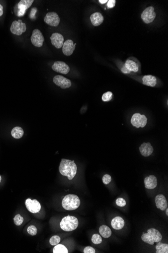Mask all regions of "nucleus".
Listing matches in <instances>:
<instances>
[{"instance_id":"f257e3e1","label":"nucleus","mask_w":168,"mask_h":253,"mask_svg":"<svg viewBox=\"0 0 168 253\" xmlns=\"http://www.w3.org/2000/svg\"><path fill=\"white\" fill-rule=\"evenodd\" d=\"M59 172L66 176L68 180H72L77 174V166L74 161L62 159L59 167Z\"/></svg>"},{"instance_id":"f03ea898","label":"nucleus","mask_w":168,"mask_h":253,"mask_svg":"<svg viewBox=\"0 0 168 253\" xmlns=\"http://www.w3.org/2000/svg\"><path fill=\"white\" fill-rule=\"evenodd\" d=\"M80 200L75 195L69 194L64 197L62 201V206L65 210L68 211L75 210L80 205Z\"/></svg>"},{"instance_id":"7ed1b4c3","label":"nucleus","mask_w":168,"mask_h":253,"mask_svg":"<svg viewBox=\"0 0 168 253\" xmlns=\"http://www.w3.org/2000/svg\"><path fill=\"white\" fill-rule=\"evenodd\" d=\"M147 232V233L143 232L141 235V239L144 242L153 245L155 242H159L162 239V235L160 232L155 228H150Z\"/></svg>"},{"instance_id":"20e7f679","label":"nucleus","mask_w":168,"mask_h":253,"mask_svg":"<svg viewBox=\"0 0 168 253\" xmlns=\"http://www.w3.org/2000/svg\"><path fill=\"white\" fill-rule=\"evenodd\" d=\"M79 225V221L76 217L68 215L64 217L60 222V227L65 232H72L76 229Z\"/></svg>"},{"instance_id":"39448f33","label":"nucleus","mask_w":168,"mask_h":253,"mask_svg":"<svg viewBox=\"0 0 168 253\" xmlns=\"http://www.w3.org/2000/svg\"><path fill=\"white\" fill-rule=\"evenodd\" d=\"M26 25L21 20L14 21L12 22L10 27V31L13 34L17 36H21L26 31Z\"/></svg>"},{"instance_id":"423d86ee","label":"nucleus","mask_w":168,"mask_h":253,"mask_svg":"<svg viewBox=\"0 0 168 253\" xmlns=\"http://www.w3.org/2000/svg\"><path fill=\"white\" fill-rule=\"evenodd\" d=\"M131 123L136 128H144L147 123V117L145 115H141L140 113H136L132 115Z\"/></svg>"},{"instance_id":"0eeeda50","label":"nucleus","mask_w":168,"mask_h":253,"mask_svg":"<svg viewBox=\"0 0 168 253\" xmlns=\"http://www.w3.org/2000/svg\"><path fill=\"white\" fill-rule=\"evenodd\" d=\"M156 13L154 12V8L150 6L147 8L143 12L141 18L145 24H149L153 22L156 18Z\"/></svg>"},{"instance_id":"6e6552de","label":"nucleus","mask_w":168,"mask_h":253,"mask_svg":"<svg viewBox=\"0 0 168 253\" xmlns=\"http://www.w3.org/2000/svg\"><path fill=\"white\" fill-rule=\"evenodd\" d=\"M31 41L32 44L36 47H41L43 45L44 38L41 31L37 29H34L31 36Z\"/></svg>"},{"instance_id":"1a4fd4ad","label":"nucleus","mask_w":168,"mask_h":253,"mask_svg":"<svg viewBox=\"0 0 168 253\" xmlns=\"http://www.w3.org/2000/svg\"><path fill=\"white\" fill-rule=\"evenodd\" d=\"M33 0H21L18 3L17 5V11L16 14L19 17L23 16L25 14V12L27 9L30 7L33 3Z\"/></svg>"},{"instance_id":"9d476101","label":"nucleus","mask_w":168,"mask_h":253,"mask_svg":"<svg viewBox=\"0 0 168 253\" xmlns=\"http://www.w3.org/2000/svg\"><path fill=\"white\" fill-rule=\"evenodd\" d=\"M44 21L48 25L56 27L59 24L60 18L56 13L50 12L47 13L45 15Z\"/></svg>"},{"instance_id":"9b49d317","label":"nucleus","mask_w":168,"mask_h":253,"mask_svg":"<svg viewBox=\"0 0 168 253\" xmlns=\"http://www.w3.org/2000/svg\"><path fill=\"white\" fill-rule=\"evenodd\" d=\"M25 205L27 210L33 214L38 213L41 210V205L36 200L27 199L25 201Z\"/></svg>"},{"instance_id":"f8f14e48","label":"nucleus","mask_w":168,"mask_h":253,"mask_svg":"<svg viewBox=\"0 0 168 253\" xmlns=\"http://www.w3.org/2000/svg\"><path fill=\"white\" fill-rule=\"evenodd\" d=\"M53 81L56 86L63 89L69 88L72 86L70 79L59 75L55 76L53 78Z\"/></svg>"},{"instance_id":"ddd939ff","label":"nucleus","mask_w":168,"mask_h":253,"mask_svg":"<svg viewBox=\"0 0 168 253\" xmlns=\"http://www.w3.org/2000/svg\"><path fill=\"white\" fill-rule=\"evenodd\" d=\"M52 70L56 72L67 74L70 71V67L66 63L62 61H56L52 66Z\"/></svg>"},{"instance_id":"4468645a","label":"nucleus","mask_w":168,"mask_h":253,"mask_svg":"<svg viewBox=\"0 0 168 253\" xmlns=\"http://www.w3.org/2000/svg\"><path fill=\"white\" fill-rule=\"evenodd\" d=\"M76 45V43H73L72 40H66L63 46V52L64 55L69 56L72 55L75 49Z\"/></svg>"},{"instance_id":"2eb2a0df","label":"nucleus","mask_w":168,"mask_h":253,"mask_svg":"<svg viewBox=\"0 0 168 253\" xmlns=\"http://www.w3.org/2000/svg\"><path fill=\"white\" fill-rule=\"evenodd\" d=\"M50 40L52 45H54L56 48H61L64 43V38L63 35L57 32L52 33L50 37Z\"/></svg>"},{"instance_id":"dca6fc26","label":"nucleus","mask_w":168,"mask_h":253,"mask_svg":"<svg viewBox=\"0 0 168 253\" xmlns=\"http://www.w3.org/2000/svg\"><path fill=\"white\" fill-rule=\"evenodd\" d=\"M155 203L157 208L162 211H164L168 208V202L167 201L166 198L165 196L162 194H160L156 196Z\"/></svg>"},{"instance_id":"f3484780","label":"nucleus","mask_w":168,"mask_h":253,"mask_svg":"<svg viewBox=\"0 0 168 253\" xmlns=\"http://www.w3.org/2000/svg\"><path fill=\"white\" fill-rule=\"evenodd\" d=\"M145 187L147 189L152 190L154 189L157 187V178L156 176L151 175L147 176L144 180Z\"/></svg>"},{"instance_id":"a211bd4d","label":"nucleus","mask_w":168,"mask_h":253,"mask_svg":"<svg viewBox=\"0 0 168 253\" xmlns=\"http://www.w3.org/2000/svg\"><path fill=\"white\" fill-rule=\"evenodd\" d=\"M140 153L144 157H148L154 152V148L150 143H144L140 147Z\"/></svg>"},{"instance_id":"6ab92c4d","label":"nucleus","mask_w":168,"mask_h":253,"mask_svg":"<svg viewBox=\"0 0 168 253\" xmlns=\"http://www.w3.org/2000/svg\"><path fill=\"white\" fill-rule=\"evenodd\" d=\"M90 20L93 26H98L103 23L104 21V17L100 13L96 12L91 15Z\"/></svg>"},{"instance_id":"aec40b11","label":"nucleus","mask_w":168,"mask_h":253,"mask_svg":"<svg viewBox=\"0 0 168 253\" xmlns=\"http://www.w3.org/2000/svg\"><path fill=\"white\" fill-rule=\"evenodd\" d=\"M124 220L120 216L114 217L111 221V226L114 229H121L122 228L124 227Z\"/></svg>"},{"instance_id":"412c9836","label":"nucleus","mask_w":168,"mask_h":253,"mask_svg":"<svg viewBox=\"0 0 168 253\" xmlns=\"http://www.w3.org/2000/svg\"><path fill=\"white\" fill-rule=\"evenodd\" d=\"M157 83V80L155 76L148 75L145 76L143 78V83L147 86L154 87L156 86Z\"/></svg>"},{"instance_id":"4be33fe9","label":"nucleus","mask_w":168,"mask_h":253,"mask_svg":"<svg viewBox=\"0 0 168 253\" xmlns=\"http://www.w3.org/2000/svg\"><path fill=\"white\" fill-rule=\"evenodd\" d=\"M124 66L130 72H137L138 71V66L137 64L131 60L128 59L126 61Z\"/></svg>"},{"instance_id":"5701e85b","label":"nucleus","mask_w":168,"mask_h":253,"mask_svg":"<svg viewBox=\"0 0 168 253\" xmlns=\"http://www.w3.org/2000/svg\"><path fill=\"white\" fill-rule=\"evenodd\" d=\"M99 232L101 236L104 238H109L111 235L112 232L110 228L106 225H103L100 227L99 228Z\"/></svg>"},{"instance_id":"b1692460","label":"nucleus","mask_w":168,"mask_h":253,"mask_svg":"<svg viewBox=\"0 0 168 253\" xmlns=\"http://www.w3.org/2000/svg\"><path fill=\"white\" fill-rule=\"evenodd\" d=\"M11 135L14 138L16 139L21 138L24 135L23 129L19 126L15 127L11 131Z\"/></svg>"},{"instance_id":"393cba45","label":"nucleus","mask_w":168,"mask_h":253,"mask_svg":"<svg viewBox=\"0 0 168 253\" xmlns=\"http://www.w3.org/2000/svg\"><path fill=\"white\" fill-rule=\"evenodd\" d=\"M156 246V253H168V244H163L161 242H157Z\"/></svg>"},{"instance_id":"a878e982","label":"nucleus","mask_w":168,"mask_h":253,"mask_svg":"<svg viewBox=\"0 0 168 253\" xmlns=\"http://www.w3.org/2000/svg\"><path fill=\"white\" fill-rule=\"evenodd\" d=\"M54 253H68L67 248L63 244H57L55 246L53 249Z\"/></svg>"},{"instance_id":"bb28decb","label":"nucleus","mask_w":168,"mask_h":253,"mask_svg":"<svg viewBox=\"0 0 168 253\" xmlns=\"http://www.w3.org/2000/svg\"><path fill=\"white\" fill-rule=\"evenodd\" d=\"M92 242L95 244H100L102 242L101 237L98 234H94L92 237Z\"/></svg>"},{"instance_id":"cd10ccee","label":"nucleus","mask_w":168,"mask_h":253,"mask_svg":"<svg viewBox=\"0 0 168 253\" xmlns=\"http://www.w3.org/2000/svg\"><path fill=\"white\" fill-rule=\"evenodd\" d=\"M61 242V238L58 235H54L49 239V243L52 246H56Z\"/></svg>"},{"instance_id":"c85d7f7f","label":"nucleus","mask_w":168,"mask_h":253,"mask_svg":"<svg viewBox=\"0 0 168 253\" xmlns=\"http://www.w3.org/2000/svg\"><path fill=\"white\" fill-rule=\"evenodd\" d=\"M23 217H22L20 214L16 215L14 218V222L15 224L17 226H20V225H21L22 223L23 222Z\"/></svg>"},{"instance_id":"c756f323","label":"nucleus","mask_w":168,"mask_h":253,"mask_svg":"<svg viewBox=\"0 0 168 253\" xmlns=\"http://www.w3.org/2000/svg\"><path fill=\"white\" fill-rule=\"evenodd\" d=\"M113 93L111 92H107L102 95V100L104 102H108L112 99Z\"/></svg>"},{"instance_id":"7c9ffc66","label":"nucleus","mask_w":168,"mask_h":253,"mask_svg":"<svg viewBox=\"0 0 168 253\" xmlns=\"http://www.w3.org/2000/svg\"><path fill=\"white\" fill-rule=\"evenodd\" d=\"M27 232L30 235L34 236L36 235L37 232V229L34 225H30L27 228Z\"/></svg>"},{"instance_id":"2f4dec72","label":"nucleus","mask_w":168,"mask_h":253,"mask_svg":"<svg viewBox=\"0 0 168 253\" xmlns=\"http://www.w3.org/2000/svg\"><path fill=\"white\" fill-rule=\"evenodd\" d=\"M116 204L118 206L123 207L126 205V201L123 198L119 197L116 200Z\"/></svg>"},{"instance_id":"473e14b6","label":"nucleus","mask_w":168,"mask_h":253,"mask_svg":"<svg viewBox=\"0 0 168 253\" xmlns=\"http://www.w3.org/2000/svg\"><path fill=\"white\" fill-rule=\"evenodd\" d=\"M102 180H103V182L105 185H108L111 181V176L109 175V174H105L103 176Z\"/></svg>"},{"instance_id":"72a5a7b5","label":"nucleus","mask_w":168,"mask_h":253,"mask_svg":"<svg viewBox=\"0 0 168 253\" xmlns=\"http://www.w3.org/2000/svg\"><path fill=\"white\" fill-rule=\"evenodd\" d=\"M37 11V9L36 7L32 8L31 10L30 13L29 15V17L31 19H35V14Z\"/></svg>"},{"instance_id":"f704fd0d","label":"nucleus","mask_w":168,"mask_h":253,"mask_svg":"<svg viewBox=\"0 0 168 253\" xmlns=\"http://www.w3.org/2000/svg\"><path fill=\"white\" fill-rule=\"evenodd\" d=\"M96 252L95 249L91 247H87L84 249V253H95Z\"/></svg>"},{"instance_id":"c9c22d12","label":"nucleus","mask_w":168,"mask_h":253,"mask_svg":"<svg viewBox=\"0 0 168 253\" xmlns=\"http://www.w3.org/2000/svg\"><path fill=\"white\" fill-rule=\"evenodd\" d=\"M116 3V1L115 0H109L107 2V6L109 8H112L114 7Z\"/></svg>"},{"instance_id":"e433bc0d","label":"nucleus","mask_w":168,"mask_h":253,"mask_svg":"<svg viewBox=\"0 0 168 253\" xmlns=\"http://www.w3.org/2000/svg\"><path fill=\"white\" fill-rule=\"evenodd\" d=\"M121 70L122 72H123L124 74L129 73L131 72L130 71H129L128 70H127V69L125 68L124 66L122 68Z\"/></svg>"},{"instance_id":"4c0bfd02","label":"nucleus","mask_w":168,"mask_h":253,"mask_svg":"<svg viewBox=\"0 0 168 253\" xmlns=\"http://www.w3.org/2000/svg\"><path fill=\"white\" fill-rule=\"evenodd\" d=\"M3 14V7L0 4V16H2Z\"/></svg>"},{"instance_id":"58836bf2","label":"nucleus","mask_w":168,"mask_h":253,"mask_svg":"<svg viewBox=\"0 0 168 253\" xmlns=\"http://www.w3.org/2000/svg\"><path fill=\"white\" fill-rule=\"evenodd\" d=\"M99 2H100L101 4H104L106 3V2H108L107 0H99Z\"/></svg>"},{"instance_id":"ea45409f","label":"nucleus","mask_w":168,"mask_h":253,"mask_svg":"<svg viewBox=\"0 0 168 253\" xmlns=\"http://www.w3.org/2000/svg\"><path fill=\"white\" fill-rule=\"evenodd\" d=\"M166 210V215H167L168 216V208H167L166 209V210Z\"/></svg>"},{"instance_id":"a19ab883","label":"nucleus","mask_w":168,"mask_h":253,"mask_svg":"<svg viewBox=\"0 0 168 253\" xmlns=\"http://www.w3.org/2000/svg\"><path fill=\"white\" fill-rule=\"evenodd\" d=\"M1 180H2V177H1V176L0 175V182H1Z\"/></svg>"}]
</instances>
